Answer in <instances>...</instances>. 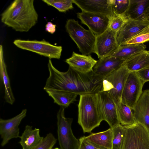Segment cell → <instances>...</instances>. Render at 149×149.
<instances>
[{
	"instance_id": "1",
	"label": "cell",
	"mask_w": 149,
	"mask_h": 149,
	"mask_svg": "<svg viewBox=\"0 0 149 149\" xmlns=\"http://www.w3.org/2000/svg\"><path fill=\"white\" fill-rule=\"evenodd\" d=\"M48 67L49 74L44 89L68 91L79 95L95 93L101 91L102 80L95 78L92 72L84 74L69 66L65 72L55 68L51 59Z\"/></svg>"
},
{
	"instance_id": "2",
	"label": "cell",
	"mask_w": 149,
	"mask_h": 149,
	"mask_svg": "<svg viewBox=\"0 0 149 149\" xmlns=\"http://www.w3.org/2000/svg\"><path fill=\"white\" fill-rule=\"evenodd\" d=\"M33 0H15L1 15V22L16 31H28L37 23Z\"/></svg>"
},
{
	"instance_id": "3",
	"label": "cell",
	"mask_w": 149,
	"mask_h": 149,
	"mask_svg": "<svg viewBox=\"0 0 149 149\" xmlns=\"http://www.w3.org/2000/svg\"><path fill=\"white\" fill-rule=\"evenodd\" d=\"M78 123L84 133H91L103 120L97 93L80 95Z\"/></svg>"
},
{
	"instance_id": "4",
	"label": "cell",
	"mask_w": 149,
	"mask_h": 149,
	"mask_svg": "<svg viewBox=\"0 0 149 149\" xmlns=\"http://www.w3.org/2000/svg\"><path fill=\"white\" fill-rule=\"evenodd\" d=\"M65 28L82 54L88 55L94 53L96 36L92 31L85 29L73 19L68 20Z\"/></svg>"
},
{
	"instance_id": "5",
	"label": "cell",
	"mask_w": 149,
	"mask_h": 149,
	"mask_svg": "<svg viewBox=\"0 0 149 149\" xmlns=\"http://www.w3.org/2000/svg\"><path fill=\"white\" fill-rule=\"evenodd\" d=\"M64 109L61 107L57 113L58 139L60 149H79V140L74 136L71 128L73 119L65 117Z\"/></svg>"
},
{
	"instance_id": "6",
	"label": "cell",
	"mask_w": 149,
	"mask_h": 149,
	"mask_svg": "<svg viewBox=\"0 0 149 149\" xmlns=\"http://www.w3.org/2000/svg\"><path fill=\"white\" fill-rule=\"evenodd\" d=\"M130 72L124 65L104 78L101 91L108 93L114 101H121L122 93Z\"/></svg>"
},
{
	"instance_id": "7",
	"label": "cell",
	"mask_w": 149,
	"mask_h": 149,
	"mask_svg": "<svg viewBox=\"0 0 149 149\" xmlns=\"http://www.w3.org/2000/svg\"><path fill=\"white\" fill-rule=\"evenodd\" d=\"M124 127L123 149H149V132L145 127L137 122Z\"/></svg>"
},
{
	"instance_id": "8",
	"label": "cell",
	"mask_w": 149,
	"mask_h": 149,
	"mask_svg": "<svg viewBox=\"0 0 149 149\" xmlns=\"http://www.w3.org/2000/svg\"><path fill=\"white\" fill-rule=\"evenodd\" d=\"M17 47L47 57L59 59L62 50L61 46L54 45L45 40L41 41L16 39L13 42Z\"/></svg>"
},
{
	"instance_id": "9",
	"label": "cell",
	"mask_w": 149,
	"mask_h": 149,
	"mask_svg": "<svg viewBox=\"0 0 149 149\" xmlns=\"http://www.w3.org/2000/svg\"><path fill=\"white\" fill-rule=\"evenodd\" d=\"M145 83L136 72H130L123 91L121 102L133 110L142 93Z\"/></svg>"
},
{
	"instance_id": "10",
	"label": "cell",
	"mask_w": 149,
	"mask_h": 149,
	"mask_svg": "<svg viewBox=\"0 0 149 149\" xmlns=\"http://www.w3.org/2000/svg\"><path fill=\"white\" fill-rule=\"evenodd\" d=\"M77 18L96 36H99L109 28L111 17L107 15L82 11L77 13Z\"/></svg>"
},
{
	"instance_id": "11",
	"label": "cell",
	"mask_w": 149,
	"mask_h": 149,
	"mask_svg": "<svg viewBox=\"0 0 149 149\" xmlns=\"http://www.w3.org/2000/svg\"><path fill=\"white\" fill-rule=\"evenodd\" d=\"M116 33L109 28L103 33L96 36L94 53L99 59L109 56L118 47Z\"/></svg>"
},
{
	"instance_id": "12",
	"label": "cell",
	"mask_w": 149,
	"mask_h": 149,
	"mask_svg": "<svg viewBox=\"0 0 149 149\" xmlns=\"http://www.w3.org/2000/svg\"><path fill=\"white\" fill-rule=\"evenodd\" d=\"M26 109H24L19 114L11 118L0 119V134L2 139L1 143L2 147L5 146L11 139L19 137L18 126L26 116Z\"/></svg>"
},
{
	"instance_id": "13",
	"label": "cell",
	"mask_w": 149,
	"mask_h": 149,
	"mask_svg": "<svg viewBox=\"0 0 149 149\" xmlns=\"http://www.w3.org/2000/svg\"><path fill=\"white\" fill-rule=\"evenodd\" d=\"M97 94L103 120L106 121L111 128L120 124L116 105L113 99L108 93L102 91Z\"/></svg>"
},
{
	"instance_id": "14",
	"label": "cell",
	"mask_w": 149,
	"mask_h": 149,
	"mask_svg": "<svg viewBox=\"0 0 149 149\" xmlns=\"http://www.w3.org/2000/svg\"><path fill=\"white\" fill-rule=\"evenodd\" d=\"M149 26V22L146 19L134 20L127 18L121 29L116 33L119 46L124 43Z\"/></svg>"
},
{
	"instance_id": "15",
	"label": "cell",
	"mask_w": 149,
	"mask_h": 149,
	"mask_svg": "<svg viewBox=\"0 0 149 149\" xmlns=\"http://www.w3.org/2000/svg\"><path fill=\"white\" fill-rule=\"evenodd\" d=\"M125 61L111 56L99 59L93 68L92 74L96 79L103 80L122 66Z\"/></svg>"
},
{
	"instance_id": "16",
	"label": "cell",
	"mask_w": 149,
	"mask_h": 149,
	"mask_svg": "<svg viewBox=\"0 0 149 149\" xmlns=\"http://www.w3.org/2000/svg\"><path fill=\"white\" fill-rule=\"evenodd\" d=\"M73 1L82 11L105 15L111 18L114 15L111 0H73Z\"/></svg>"
},
{
	"instance_id": "17",
	"label": "cell",
	"mask_w": 149,
	"mask_h": 149,
	"mask_svg": "<svg viewBox=\"0 0 149 149\" xmlns=\"http://www.w3.org/2000/svg\"><path fill=\"white\" fill-rule=\"evenodd\" d=\"M133 110L135 123L142 125L149 132V90L143 91Z\"/></svg>"
},
{
	"instance_id": "18",
	"label": "cell",
	"mask_w": 149,
	"mask_h": 149,
	"mask_svg": "<svg viewBox=\"0 0 149 149\" xmlns=\"http://www.w3.org/2000/svg\"><path fill=\"white\" fill-rule=\"evenodd\" d=\"M97 61L90 55L80 54L73 52L72 56L66 59L65 62L74 70L83 73L88 74L92 72Z\"/></svg>"
},
{
	"instance_id": "19",
	"label": "cell",
	"mask_w": 149,
	"mask_h": 149,
	"mask_svg": "<svg viewBox=\"0 0 149 149\" xmlns=\"http://www.w3.org/2000/svg\"><path fill=\"white\" fill-rule=\"evenodd\" d=\"M32 126L27 125L22 135L19 143L22 149H33L38 145L44 137L40 136L39 129H33Z\"/></svg>"
},
{
	"instance_id": "20",
	"label": "cell",
	"mask_w": 149,
	"mask_h": 149,
	"mask_svg": "<svg viewBox=\"0 0 149 149\" xmlns=\"http://www.w3.org/2000/svg\"><path fill=\"white\" fill-rule=\"evenodd\" d=\"M125 65L130 72H136L149 67V52L146 50L126 60Z\"/></svg>"
},
{
	"instance_id": "21",
	"label": "cell",
	"mask_w": 149,
	"mask_h": 149,
	"mask_svg": "<svg viewBox=\"0 0 149 149\" xmlns=\"http://www.w3.org/2000/svg\"><path fill=\"white\" fill-rule=\"evenodd\" d=\"M149 4V0H129L128 9L125 16L134 20L145 19L144 13Z\"/></svg>"
},
{
	"instance_id": "22",
	"label": "cell",
	"mask_w": 149,
	"mask_h": 149,
	"mask_svg": "<svg viewBox=\"0 0 149 149\" xmlns=\"http://www.w3.org/2000/svg\"><path fill=\"white\" fill-rule=\"evenodd\" d=\"M0 74L1 79L4 86L5 99L7 102L12 104L15 102V98L11 87L6 66L4 59L3 47L1 45L0 46Z\"/></svg>"
},
{
	"instance_id": "23",
	"label": "cell",
	"mask_w": 149,
	"mask_h": 149,
	"mask_svg": "<svg viewBox=\"0 0 149 149\" xmlns=\"http://www.w3.org/2000/svg\"><path fill=\"white\" fill-rule=\"evenodd\" d=\"M86 138L91 143L101 148L111 149L113 138L112 129L110 127L103 132L92 133L86 136Z\"/></svg>"
},
{
	"instance_id": "24",
	"label": "cell",
	"mask_w": 149,
	"mask_h": 149,
	"mask_svg": "<svg viewBox=\"0 0 149 149\" xmlns=\"http://www.w3.org/2000/svg\"><path fill=\"white\" fill-rule=\"evenodd\" d=\"M146 46L143 43L131 44L119 46L109 56L126 60L136 54L145 50Z\"/></svg>"
},
{
	"instance_id": "25",
	"label": "cell",
	"mask_w": 149,
	"mask_h": 149,
	"mask_svg": "<svg viewBox=\"0 0 149 149\" xmlns=\"http://www.w3.org/2000/svg\"><path fill=\"white\" fill-rule=\"evenodd\" d=\"M52 97L54 102L64 108L68 107L76 100L77 94L72 93L59 90H49L45 91Z\"/></svg>"
},
{
	"instance_id": "26",
	"label": "cell",
	"mask_w": 149,
	"mask_h": 149,
	"mask_svg": "<svg viewBox=\"0 0 149 149\" xmlns=\"http://www.w3.org/2000/svg\"><path fill=\"white\" fill-rule=\"evenodd\" d=\"M115 102L120 124L124 126H130L134 124L135 122L132 110L121 101H116Z\"/></svg>"
},
{
	"instance_id": "27",
	"label": "cell",
	"mask_w": 149,
	"mask_h": 149,
	"mask_svg": "<svg viewBox=\"0 0 149 149\" xmlns=\"http://www.w3.org/2000/svg\"><path fill=\"white\" fill-rule=\"evenodd\" d=\"M112 128L113 138L111 149H123L125 133L124 126L119 124Z\"/></svg>"
},
{
	"instance_id": "28",
	"label": "cell",
	"mask_w": 149,
	"mask_h": 149,
	"mask_svg": "<svg viewBox=\"0 0 149 149\" xmlns=\"http://www.w3.org/2000/svg\"><path fill=\"white\" fill-rule=\"evenodd\" d=\"M48 5L52 6L59 12H65L74 8L73 0H42Z\"/></svg>"
},
{
	"instance_id": "29",
	"label": "cell",
	"mask_w": 149,
	"mask_h": 149,
	"mask_svg": "<svg viewBox=\"0 0 149 149\" xmlns=\"http://www.w3.org/2000/svg\"><path fill=\"white\" fill-rule=\"evenodd\" d=\"M129 4V0H111V7L113 13L117 15L125 16Z\"/></svg>"
},
{
	"instance_id": "30",
	"label": "cell",
	"mask_w": 149,
	"mask_h": 149,
	"mask_svg": "<svg viewBox=\"0 0 149 149\" xmlns=\"http://www.w3.org/2000/svg\"><path fill=\"white\" fill-rule=\"evenodd\" d=\"M149 41V26L124 43L122 45L143 43Z\"/></svg>"
},
{
	"instance_id": "31",
	"label": "cell",
	"mask_w": 149,
	"mask_h": 149,
	"mask_svg": "<svg viewBox=\"0 0 149 149\" xmlns=\"http://www.w3.org/2000/svg\"><path fill=\"white\" fill-rule=\"evenodd\" d=\"M57 141L53 134L49 133L47 134L38 145L33 149H52Z\"/></svg>"
},
{
	"instance_id": "32",
	"label": "cell",
	"mask_w": 149,
	"mask_h": 149,
	"mask_svg": "<svg viewBox=\"0 0 149 149\" xmlns=\"http://www.w3.org/2000/svg\"><path fill=\"white\" fill-rule=\"evenodd\" d=\"M127 18L123 15H117L114 14L111 19L109 28L116 33L122 28Z\"/></svg>"
},
{
	"instance_id": "33",
	"label": "cell",
	"mask_w": 149,
	"mask_h": 149,
	"mask_svg": "<svg viewBox=\"0 0 149 149\" xmlns=\"http://www.w3.org/2000/svg\"><path fill=\"white\" fill-rule=\"evenodd\" d=\"M79 140V149H103L91 143L87 139L86 136L81 137Z\"/></svg>"
},
{
	"instance_id": "34",
	"label": "cell",
	"mask_w": 149,
	"mask_h": 149,
	"mask_svg": "<svg viewBox=\"0 0 149 149\" xmlns=\"http://www.w3.org/2000/svg\"><path fill=\"white\" fill-rule=\"evenodd\" d=\"M136 72L139 77L145 83L149 81V67Z\"/></svg>"
},
{
	"instance_id": "35",
	"label": "cell",
	"mask_w": 149,
	"mask_h": 149,
	"mask_svg": "<svg viewBox=\"0 0 149 149\" xmlns=\"http://www.w3.org/2000/svg\"><path fill=\"white\" fill-rule=\"evenodd\" d=\"M56 25L51 22H48L45 25V29L46 31L53 34L56 30Z\"/></svg>"
},
{
	"instance_id": "36",
	"label": "cell",
	"mask_w": 149,
	"mask_h": 149,
	"mask_svg": "<svg viewBox=\"0 0 149 149\" xmlns=\"http://www.w3.org/2000/svg\"><path fill=\"white\" fill-rule=\"evenodd\" d=\"M144 15L145 19L149 22V4L145 10Z\"/></svg>"
},
{
	"instance_id": "37",
	"label": "cell",
	"mask_w": 149,
	"mask_h": 149,
	"mask_svg": "<svg viewBox=\"0 0 149 149\" xmlns=\"http://www.w3.org/2000/svg\"><path fill=\"white\" fill-rule=\"evenodd\" d=\"M54 149H59V148H54Z\"/></svg>"
},
{
	"instance_id": "38",
	"label": "cell",
	"mask_w": 149,
	"mask_h": 149,
	"mask_svg": "<svg viewBox=\"0 0 149 149\" xmlns=\"http://www.w3.org/2000/svg\"><path fill=\"white\" fill-rule=\"evenodd\" d=\"M148 51V52H149V51Z\"/></svg>"
}]
</instances>
